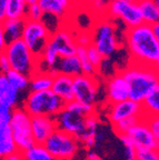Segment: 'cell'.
<instances>
[{"mask_svg":"<svg viewBox=\"0 0 159 160\" xmlns=\"http://www.w3.org/2000/svg\"><path fill=\"white\" fill-rule=\"evenodd\" d=\"M100 130V120L96 112L86 118L85 131L77 138L80 146L86 150H90L97 145V135Z\"/></svg>","mask_w":159,"mask_h":160,"instance_id":"17","label":"cell"},{"mask_svg":"<svg viewBox=\"0 0 159 160\" xmlns=\"http://www.w3.org/2000/svg\"><path fill=\"white\" fill-rule=\"evenodd\" d=\"M145 25L154 26L159 23V10L152 0H137Z\"/></svg>","mask_w":159,"mask_h":160,"instance_id":"22","label":"cell"},{"mask_svg":"<svg viewBox=\"0 0 159 160\" xmlns=\"http://www.w3.org/2000/svg\"><path fill=\"white\" fill-rule=\"evenodd\" d=\"M119 139L121 140V143L125 148V156H126V160H136V155H137V149L134 147V145L131 143V141L129 140V138L126 135L118 136Z\"/></svg>","mask_w":159,"mask_h":160,"instance_id":"33","label":"cell"},{"mask_svg":"<svg viewBox=\"0 0 159 160\" xmlns=\"http://www.w3.org/2000/svg\"><path fill=\"white\" fill-rule=\"evenodd\" d=\"M122 1H127V2H137V0H122Z\"/></svg>","mask_w":159,"mask_h":160,"instance_id":"50","label":"cell"},{"mask_svg":"<svg viewBox=\"0 0 159 160\" xmlns=\"http://www.w3.org/2000/svg\"><path fill=\"white\" fill-rule=\"evenodd\" d=\"M156 79H157V85L159 86V69H156Z\"/></svg>","mask_w":159,"mask_h":160,"instance_id":"47","label":"cell"},{"mask_svg":"<svg viewBox=\"0 0 159 160\" xmlns=\"http://www.w3.org/2000/svg\"><path fill=\"white\" fill-rule=\"evenodd\" d=\"M65 105L51 90L30 91L23 103V109L31 117L46 116L55 118L65 108Z\"/></svg>","mask_w":159,"mask_h":160,"instance_id":"3","label":"cell"},{"mask_svg":"<svg viewBox=\"0 0 159 160\" xmlns=\"http://www.w3.org/2000/svg\"><path fill=\"white\" fill-rule=\"evenodd\" d=\"M26 19H5L3 21V33H5L6 45L17 41L23 38V29H25Z\"/></svg>","mask_w":159,"mask_h":160,"instance_id":"19","label":"cell"},{"mask_svg":"<svg viewBox=\"0 0 159 160\" xmlns=\"http://www.w3.org/2000/svg\"><path fill=\"white\" fill-rule=\"evenodd\" d=\"M76 43L77 46H81V47L87 48L89 45H91V35H88V33H81L78 37L75 38Z\"/></svg>","mask_w":159,"mask_h":160,"instance_id":"38","label":"cell"},{"mask_svg":"<svg viewBox=\"0 0 159 160\" xmlns=\"http://www.w3.org/2000/svg\"><path fill=\"white\" fill-rule=\"evenodd\" d=\"M38 5L44 15H51L57 18H62L67 12V9H65L56 0H39Z\"/></svg>","mask_w":159,"mask_h":160,"instance_id":"28","label":"cell"},{"mask_svg":"<svg viewBox=\"0 0 159 160\" xmlns=\"http://www.w3.org/2000/svg\"><path fill=\"white\" fill-rule=\"evenodd\" d=\"M13 109H11V108L0 105V123L9 125L11 117H13Z\"/></svg>","mask_w":159,"mask_h":160,"instance_id":"37","label":"cell"},{"mask_svg":"<svg viewBox=\"0 0 159 160\" xmlns=\"http://www.w3.org/2000/svg\"><path fill=\"white\" fill-rule=\"evenodd\" d=\"M55 73L68 76V77L75 78L79 75H82L81 65L77 56H70V57L59 58L57 65L55 67Z\"/></svg>","mask_w":159,"mask_h":160,"instance_id":"20","label":"cell"},{"mask_svg":"<svg viewBox=\"0 0 159 160\" xmlns=\"http://www.w3.org/2000/svg\"><path fill=\"white\" fill-rule=\"evenodd\" d=\"M44 146L56 160H74L81 147L75 136L60 129L54 131Z\"/></svg>","mask_w":159,"mask_h":160,"instance_id":"5","label":"cell"},{"mask_svg":"<svg viewBox=\"0 0 159 160\" xmlns=\"http://www.w3.org/2000/svg\"><path fill=\"white\" fill-rule=\"evenodd\" d=\"M151 29H152V32H154V35H155V38H156L157 41H158V43H159V23H156V25L151 26Z\"/></svg>","mask_w":159,"mask_h":160,"instance_id":"44","label":"cell"},{"mask_svg":"<svg viewBox=\"0 0 159 160\" xmlns=\"http://www.w3.org/2000/svg\"><path fill=\"white\" fill-rule=\"evenodd\" d=\"M9 70H11L10 69L9 60H8L6 53L3 51V52H0V72L3 73V75H5Z\"/></svg>","mask_w":159,"mask_h":160,"instance_id":"39","label":"cell"},{"mask_svg":"<svg viewBox=\"0 0 159 160\" xmlns=\"http://www.w3.org/2000/svg\"><path fill=\"white\" fill-rule=\"evenodd\" d=\"M129 87V99L141 103L147 95L157 86L156 69L138 63H131L121 71Z\"/></svg>","mask_w":159,"mask_h":160,"instance_id":"2","label":"cell"},{"mask_svg":"<svg viewBox=\"0 0 159 160\" xmlns=\"http://www.w3.org/2000/svg\"><path fill=\"white\" fill-rule=\"evenodd\" d=\"M136 160H159V148L137 150Z\"/></svg>","mask_w":159,"mask_h":160,"instance_id":"34","label":"cell"},{"mask_svg":"<svg viewBox=\"0 0 159 160\" xmlns=\"http://www.w3.org/2000/svg\"><path fill=\"white\" fill-rule=\"evenodd\" d=\"M9 127L17 150L26 151L35 145L31 131V116L28 115L23 107H17L13 109Z\"/></svg>","mask_w":159,"mask_h":160,"instance_id":"6","label":"cell"},{"mask_svg":"<svg viewBox=\"0 0 159 160\" xmlns=\"http://www.w3.org/2000/svg\"><path fill=\"white\" fill-rule=\"evenodd\" d=\"M19 91L10 85L5 75H0V105L9 107L11 109L17 108L19 100Z\"/></svg>","mask_w":159,"mask_h":160,"instance_id":"21","label":"cell"},{"mask_svg":"<svg viewBox=\"0 0 159 160\" xmlns=\"http://www.w3.org/2000/svg\"><path fill=\"white\" fill-rule=\"evenodd\" d=\"M126 136L129 138L137 150L159 148V141L152 135L151 130L149 129L144 117L126 133Z\"/></svg>","mask_w":159,"mask_h":160,"instance_id":"12","label":"cell"},{"mask_svg":"<svg viewBox=\"0 0 159 160\" xmlns=\"http://www.w3.org/2000/svg\"><path fill=\"white\" fill-rule=\"evenodd\" d=\"M152 1H154L155 5L157 6V8H158V10H159V0H152Z\"/></svg>","mask_w":159,"mask_h":160,"instance_id":"49","label":"cell"},{"mask_svg":"<svg viewBox=\"0 0 159 160\" xmlns=\"http://www.w3.org/2000/svg\"><path fill=\"white\" fill-rule=\"evenodd\" d=\"M144 115L159 116V86L157 85L141 102Z\"/></svg>","mask_w":159,"mask_h":160,"instance_id":"25","label":"cell"},{"mask_svg":"<svg viewBox=\"0 0 159 160\" xmlns=\"http://www.w3.org/2000/svg\"><path fill=\"white\" fill-rule=\"evenodd\" d=\"M48 43L55 49L60 58L76 55L77 43H76L75 37L66 29H62V28L58 29L54 35H51Z\"/></svg>","mask_w":159,"mask_h":160,"instance_id":"15","label":"cell"},{"mask_svg":"<svg viewBox=\"0 0 159 160\" xmlns=\"http://www.w3.org/2000/svg\"><path fill=\"white\" fill-rule=\"evenodd\" d=\"M144 117V116H137V117H129L127 119H124L121 121H118L117 123L112 125L115 132L117 133L118 136L126 135L132 127H134L136 123H138L140 121V119Z\"/></svg>","mask_w":159,"mask_h":160,"instance_id":"31","label":"cell"},{"mask_svg":"<svg viewBox=\"0 0 159 160\" xmlns=\"http://www.w3.org/2000/svg\"><path fill=\"white\" fill-rule=\"evenodd\" d=\"M107 12L111 17L122 20L126 23L127 28H134L144 23L137 2H127L122 0H110L107 7Z\"/></svg>","mask_w":159,"mask_h":160,"instance_id":"10","label":"cell"},{"mask_svg":"<svg viewBox=\"0 0 159 160\" xmlns=\"http://www.w3.org/2000/svg\"><path fill=\"white\" fill-rule=\"evenodd\" d=\"M28 5L26 0H8L6 19H26Z\"/></svg>","mask_w":159,"mask_h":160,"instance_id":"26","label":"cell"},{"mask_svg":"<svg viewBox=\"0 0 159 160\" xmlns=\"http://www.w3.org/2000/svg\"><path fill=\"white\" fill-rule=\"evenodd\" d=\"M91 43L97 48L100 55L108 59L119 48L116 38V28L109 20L104 19L95 26L91 35Z\"/></svg>","mask_w":159,"mask_h":160,"instance_id":"7","label":"cell"},{"mask_svg":"<svg viewBox=\"0 0 159 160\" xmlns=\"http://www.w3.org/2000/svg\"><path fill=\"white\" fill-rule=\"evenodd\" d=\"M109 110L107 112V118L109 122L112 125L117 123L129 117H137V116H144L141 103L127 99L121 102L109 105Z\"/></svg>","mask_w":159,"mask_h":160,"instance_id":"13","label":"cell"},{"mask_svg":"<svg viewBox=\"0 0 159 160\" xmlns=\"http://www.w3.org/2000/svg\"><path fill=\"white\" fill-rule=\"evenodd\" d=\"M76 56L79 59L80 65H81L82 69V75L87 76H96L98 73V70L91 65L89 58L87 55V48L81 47V46H77L76 49Z\"/></svg>","mask_w":159,"mask_h":160,"instance_id":"30","label":"cell"},{"mask_svg":"<svg viewBox=\"0 0 159 160\" xmlns=\"http://www.w3.org/2000/svg\"><path fill=\"white\" fill-rule=\"evenodd\" d=\"M26 2H27L28 6H31V5H36V3L39 2V0H26Z\"/></svg>","mask_w":159,"mask_h":160,"instance_id":"46","label":"cell"},{"mask_svg":"<svg viewBox=\"0 0 159 160\" xmlns=\"http://www.w3.org/2000/svg\"><path fill=\"white\" fill-rule=\"evenodd\" d=\"M87 55H88V58H89V60H90V62H91V65L94 66L97 70L99 69L105 58L100 55V52L97 50V48L95 47L92 43L87 47Z\"/></svg>","mask_w":159,"mask_h":160,"instance_id":"32","label":"cell"},{"mask_svg":"<svg viewBox=\"0 0 159 160\" xmlns=\"http://www.w3.org/2000/svg\"><path fill=\"white\" fill-rule=\"evenodd\" d=\"M6 53L10 63V69L31 77L39 71V59L33 55L23 40H17L6 46Z\"/></svg>","mask_w":159,"mask_h":160,"instance_id":"4","label":"cell"},{"mask_svg":"<svg viewBox=\"0 0 159 160\" xmlns=\"http://www.w3.org/2000/svg\"><path fill=\"white\" fill-rule=\"evenodd\" d=\"M82 160H104L97 152L95 151H88Z\"/></svg>","mask_w":159,"mask_h":160,"instance_id":"43","label":"cell"},{"mask_svg":"<svg viewBox=\"0 0 159 160\" xmlns=\"http://www.w3.org/2000/svg\"><path fill=\"white\" fill-rule=\"evenodd\" d=\"M87 117L88 116L64 108L55 117V120L58 129L78 138L85 131V123Z\"/></svg>","mask_w":159,"mask_h":160,"instance_id":"11","label":"cell"},{"mask_svg":"<svg viewBox=\"0 0 159 160\" xmlns=\"http://www.w3.org/2000/svg\"><path fill=\"white\" fill-rule=\"evenodd\" d=\"M50 90L65 103L70 102L74 100V78L56 73Z\"/></svg>","mask_w":159,"mask_h":160,"instance_id":"18","label":"cell"},{"mask_svg":"<svg viewBox=\"0 0 159 160\" xmlns=\"http://www.w3.org/2000/svg\"><path fill=\"white\" fill-rule=\"evenodd\" d=\"M144 118L146 120L147 125L151 130L152 135L155 136L157 140L159 141V116H146L144 115Z\"/></svg>","mask_w":159,"mask_h":160,"instance_id":"36","label":"cell"},{"mask_svg":"<svg viewBox=\"0 0 159 160\" xmlns=\"http://www.w3.org/2000/svg\"><path fill=\"white\" fill-rule=\"evenodd\" d=\"M0 160H25V157H23V151L16 150V151H13V152L9 153V155H7L3 158H1Z\"/></svg>","mask_w":159,"mask_h":160,"instance_id":"40","label":"cell"},{"mask_svg":"<svg viewBox=\"0 0 159 160\" xmlns=\"http://www.w3.org/2000/svg\"><path fill=\"white\" fill-rule=\"evenodd\" d=\"M5 76L10 85L19 92H23L25 90L29 89L30 78L27 77L26 75L17 72L15 70H9L7 73H5Z\"/></svg>","mask_w":159,"mask_h":160,"instance_id":"27","label":"cell"},{"mask_svg":"<svg viewBox=\"0 0 159 160\" xmlns=\"http://www.w3.org/2000/svg\"><path fill=\"white\" fill-rule=\"evenodd\" d=\"M155 69H159V55H158V58H157L156 62H155Z\"/></svg>","mask_w":159,"mask_h":160,"instance_id":"48","label":"cell"},{"mask_svg":"<svg viewBox=\"0 0 159 160\" xmlns=\"http://www.w3.org/2000/svg\"><path fill=\"white\" fill-rule=\"evenodd\" d=\"M16 150L17 147L13 141L9 125L0 123V159Z\"/></svg>","mask_w":159,"mask_h":160,"instance_id":"23","label":"cell"},{"mask_svg":"<svg viewBox=\"0 0 159 160\" xmlns=\"http://www.w3.org/2000/svg\"><path fill=\"white\" fill-rule=\"evenodd\" d=\"M51 33L47 29L41 21H29L26 20L25 29L23 33V42L27 45V47L30 49V51L38 58L42 57L45 48L49 41Z\"/></svg>","mask_w":159,"mask_h":160,"instance_id":"8","label":"cell"},{"mask_svg":"<svg viewBox=\"0 0 159 160\" xmlns=\"http://www.w3.org/2000/svg\"><path fill=\"white\" fill-rule=\"evenodd\" d=\"M25 160H56L44 145L35 143L31 148L23 151Z\"/></svg>","mask_w":159,"mask_h":160,"instance_id":"29","label":"cell"},{"mask_svg":"<svg viewBox=\"0 0 159 160\" xmlns=\"http://www.w3.org/2000/svg\"><path fill=\"white\" fill-rule=\"evenodd\" d=\"M106 99L109 105L129 99V87L122 77L121 71L114 73L106 83Z\"/></svg>","mask_w":159,"mask_h":160,"instance_id":"14","label":"cell"},{"mask_svg":"<svg viewBox=\"0 0 159 160\" xmlns=\"http://www.w3.org/2000/svg\"><path fill=\"white\" fill-rule=\"evenodd\" d=\"M8 0H0V21L6 19V8H7Z\"/></svg>","mask_w":159,"mask_h":160,"instance_id":"42","label":"cell"},{"mask_svg":"<svg viewBox=\"0 0 159 160\" xmlns=\"http://www.w3.org/2000/svg\"><path fill=\"white\" fill-rule=\"evenodd\" d=\"M57 2H59L62 7L65 8V9H69L70 8V0H56Z\"/></svg>","mask_w":159,"mask_h":160,"instance_id":"45","label":"cell"},{"mask_svg":"<svg viewBox=\"0 0 159 160\" xmlns=\"http://www.w3.org/2000/svg\"><path fill=\"white\" fill-rule=\"evenodd\" d=\"M125 37L127 47L134 58L132 63L155 68L159 55V43L155 38L151 26L141 23L134 28H127Z\"/></svg>","mask_w":159,"mask_h":160,"instance_id":"1","label":"cell"},{"mask_svg":"<svg viewBox=\"0 0 159 160\" xmlns=\"http://www.w3.org/2000/svg\"><path fill=\"white\" fill-rule=\"evenodd\" d=\"M42 18H44V12H42V10L40 9L38 3L28 6L26 20H29V21H41Z\"/></svg>","mask_w":159,"mask_h":160,"instance_id":"35","label":"cell"},{"mask_svg":"<svg viewBox=\"0 0 159 160\" xmlns=\"http://www.w3.org/2000/svg\"><path fill=\"white\" fill-rule=\"evenodd\" d=\"M57 123L54 117H46V116H36L31 117V131L35 143L44 145L45 141L56 131Z\"/></svg>","mask_w":159,"mask_h":160,"instance_id":"16","label":"cell"},{"mask_svg":"<svg viewBox=\"0 0 159 160\" xmlns=\"http://www.w3.org/2000/svg\"><path fill=\"white\" fill-rule=\"evenodd\" d=\"M54 76L49 72L37 71L33 76L30 77L29 89L30 91H46L50 90L52 86Z\"/></svg>","mask_w":159,"mask_h":160,"instance_id":"24","label":"cell"},{"mask_svg":"<svg viewBox=\"0 0 159 160\" xmlns=\"http://www.w3.org/2000/svg\"><path fill=\"white\" fill-rule=\"evenodd\" d=\"M6 41H5V33H3V21H0V52H3L6 48Z\"/></svg>","mask_w":159,"mask_h":160,"instance_id":"41","label":"cell"},{"mask_svg":"<svg viewBox=\"0 0 159 160\" xmlns=\"http://www.w3.org/2000/svg\"><path fill=\"white\" fill-rule=\"evenodd\" d=\"M99 81L96 76L79 75L74 78V100L86 106H97Z\"/></svg>","mask_w":159,"mask_h":160,"instance_id":"9","label":"cell"}]
</instances>
